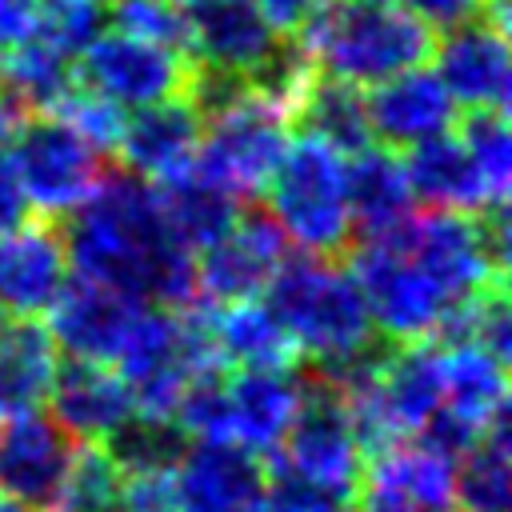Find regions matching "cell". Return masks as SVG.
<instances>
[{"label": "cell", "mask_w": 512, "mask_h": 512, "mask_svg": "<svg viewBox=\"0 0 512 512\" xmlns=\"http://www.w3.org/2000/svg\"><path fill=\"white\" fill-rule=\"evenodd\" d=\"M60 236L68 248V268L80 280L160 308H188L200 300L196 256L172 240L160 216L156 184L140 176H104L92 200L68 216Z\"/></svg>", "instance_id": "cell-1"}, {"label": "cell", "mask_w": 512, "mask_h": 512, "mask_svg": "<svg viewBox=\"0 0 512 512\" xmlns=\"http://www.w3.org/2000/svg\"><path fill=\"white\" fill-rule=\"evenodd\" d=\"M260 300L284 324L300 360H312L324 380L348 372L376 344H384L368 320L356 276L336 256L288 252Z\"/></svg>", "instance_id": "cell-2"}, {"label": "cell", "mask_w": 512, "mask_h": 512, "mask_svg": "<svg viewBox=\"0 0 512 512\" xmlns=\"http://www.w3.org/2000/svg\"><path fill=\"white\" fill-rule=\"evenodd\" d=\"M292 44L304 52L312 72L372 88L396 72L428 64L436 28L392 0H324Z\"/></svg>", "instance_id": "cell-3"}, {"label": "cell", "mask_w": 512, "mask_h": 512, "mask_svg": "<svg viewBox=\"0 0 512 512\" xmlns=\"http://www.w3.org/2000/svg\"><path fill=\"white\" fill-rule=\"evenodd\" d=\"M344 160L332 144L300 132L288 140L272 180L268 216L284 232L288 248L304 256H340L352 236Z\"/></svg>", "instance_id": "cell-4"}, {"label": "cell", "mask_w": 512, "mask_h": 512, "mask_svg": "<svg viewBox=\"0 0 512 512\" xmlns=\"http://www.w3.org/2000/svg\"><path fill=\"white\" fill-rule=\"evenodd\" d=\"M292 140V116L260 88L244 84L232 100L204 116L192 168L232 192L236 200L260 196Z\"/></svg>", "instance_id": "cell-5"}, {"label": "cell", "mask_w": 512, "mask_h": 512, "mask_svg": "<svg viewBox=\"0 0 512 512\" xmlns=\"http://www.w3.org/2000/svg\"><path fill=\"white\" fill-rule=\"evenodd\" d=\"M4 156L28 212L56 224L80 212L104 184V156L84 144L60 116H20L4 136Z\"/></svg>", "instance_id": "cell-6"}, {"label": "cell", "mask_w": 512, "mask_h": 512, "mask_svg": "<svg viewBox=\"0 0 512 512\" xmlns=\"http://www.w3.org/2000/svg\"><path fill=\"white\" fill-rule=\"evenodd\" d=\"M348 272L356 276L368 320L384 344H416L440 336L452 304L392 232L364 236L348 260Z\"/></svg>", "instance_id": "cell-7"}, {"label": "cell", "mask_w": 512, "mask_h": 512, "mask_svg": "<svg viewBox=\"0 0 512 512\" xmlns=\"http://www.w3.org/2000/svg\"><path fill=\"white\" fill-rule=\"evenodd\" d=\"M272 456H276L272 460L276 468L292 472L296 480H304V484H312L324 496L344 500V504L356 496L360 476H364V460H368L344 396L320 376L304 380L296 420Z\"/></svg>", "instance_id": "cell-8"}, {"label": "cell", "mask_w": 512, "mask_h": 512, "mask_svg": "<svg viewBox=\"0 0 512 512\" xmlns=\"http://www.w3.org/2000/svg\"><path fill=\"white\" fill-rule=\"evenodd\" d=\"M72 72H76L80 88L112 100L124 112L148 108V104H160L172 96H188V84H192L188 56L148 44V40H136L116 28H104L72 60Z\"/></svg>", "instance_id": "cell-9"}, {"label": "cell", "mask_w": 512, "mask_h": 512, "mask_svg": "<svg viewBox=\"0 0 512 512\" xmlns=\"http://www.w3.org/2000/svg\"><path fill=\"white\" fill-rule=\"evenodd\" d=\"M288 260V240L268 212H240V220L204 252H196V292L204 304L260 300L276 268Z\"/></svg>", "instance_id": "cell-10"}, {"label": "cell", "mask_w": 512, "mask_h": 512, "mask_svg": "<svg viewBox=\"0 0 512 512\" xmlns=\"http://www.w3.org/2000/svg\"><path fill=\"white\" fill-rule=\"evenodd\" d=\"M432 72L464 112H504L512 88L508 32L476 16L456 28H444L432 44Z\"/></svg>", "instance_id": "cell-11"}, {"label": "cell", "mask_w": 512, "mask_h": 512, "mask_svg": "<svg viewBox=\"0 0 512 512\" xmlns=\"http://www.w3.org/2000/svg\"><path fill=\"white\" fill-rule=\"evenodd\" d=\"M144 300L124 296L116 288L68 276L60 296L48 308V336L56 352L68 360H88V364H116Z\"/></svg>", "instance_id": "cell-12"}, {"label": "cell", "mask_w": 512, "mask_h": 512, "mask_svg": "<svg viewBox=\"0 0 512 512\" xmlns=\"http://www.w3.org/2000/svg\"><path fill=\"white\" fill-rule=\"evenodd\" d=\"M268 468L232 440H188L172 464L180 512H252L264 496Z\"/></svg>", "instance_id": "cell-13"}, {"label": "cell", "mask_w": 512, "mask_h": 512, "mask_svg": "<svg viewBox=\"0 0 512 512\" xmlns=\"http://www.w3.org/2000/svg\"><path fill=\"white\" fill-rule=\"evenodd\" d=\"M364 108H368L372 140L392 152H408L416 144L448 136L460 120L456 100L448 96L440 76L424 64L372 84V92L364 96Z\"/></svg>", "instance_id": "cell-14"}, {"label": "cell", "mask_w": 512, "mask_h": 512, "mask_svg": "<svg viewBox=\"0 0 512 512\" xmlns=\"http://www.w3.org/2000/svg\"><path fill=\"white\" fill-rule=\"evenodd\" d=\"M68 248L56 224L24 220L0 232V316L36 320L68 284Z\"/></svg>", "instance_id": "cell-15"}, {"label": "cell", "mask_w": 512, "mask_h": 512, "mask_svg": "<svg viewBox=\"0 0 512 512\" xmlns=\"http://www.w3.org/2000/svg\"><path fill=\"white\" fill-rule=\"evenodd\" d=\"M200 132H204L200 108L188 96H172V100L124 112V124H120L112 152L120 156L128 176H140L148 184H164V180L192 168Z\"/></svg>", "instance_id": "cell-16"}, {"label": "cell", "mask_w": 512, "mask_h": 512, "mask_svg": "<svg viewBox=\"0 0 512 512\" xmlns=\"http://www.w3.org/2000/svg\"><path fill=\"white\" fill-rule=\"evenodd\" d=\"M188 28H192L188 60L196 68L244 76L248 84L284 48V40L272 36V28L260 20V12L252 8V0H204V4H188Z\"/></svg>", "instance_id": "cell-17"}, {"label": "cell", "mask_w": 512, "mask_h": 512, "mask_svg": "<svg viewBox=\"0 0 512 512\" xmlns=\"http://www.w3.org/2000/svg\"><path fill=\"white\" fill-rule=\"evenodd\" d=\"M76 444L44 416L28 412L0 424V492L40 512L56 504Z\"/></svg>", "instance_id": "cell-18"}, {"label": "cell", "mask_w": 512, "mask_h": 512, "mask_svg": "<svg viewBox=\"0 0 512 512\" xmlns=\"http://www.w3.org/2000/svg\"><path fill=\"white\" fill-rule=\"evenodd\" d=\"M132 416V396L112 364L64 360L48 388V420L72 444H104Z\"/></svg>", "instance_id": "cell-19"}, {"label": "cell", "mask_w": 512, "mask_h": 512, "mask_svg": "<svg viewBox=\"0 0 512 512\" xmlns=\"http://www.w3.org/2000/svg\"><path fill=\"white\" fill-rule=\"evenodd\" d=\"M440 344V412L472 428L476 436L508 424V364L472 340Z\"/></svg>", "instance_id": "cell-20"}, {"label": "cell", "mask_w": 512, "mask_h": 512, "mask_svg": "<svg viewBox=\"0 0 512 512\" xmlns=\"http://www.w3.org/2000/svg\"><path fill=\"white\" fill-rule=\"evenodd\" d=\"M224 396H228V440L256 456H272L296 420V408L304 396V376L300 372H232L228 368Z\"/></svg>", "instance_id": "cell-21"}, {"label": "cell", "mask_w": 512, "mask_h": 512, "mask_svg": "<svg viewBox=\"0 0 512 512\" xmlns=\"http://www.w3.org/2000/svg\"><path fill=\"white\" fill-rule=\"evenodd\" d=\"M212 344L224 368L232 372H296L300 352L284 324L272 316L264 300H236V304H208Z\"/></svg>", "instance_id": "cell-22"}, {"label": "cell", "mask_w": 512, "mask_h": 512, "mask_svg": "<svg viewBox=\"0 0 512 512\" xmlns=\"http://www.w3.org/2000/svg\"><path fill=\"white\" fill-rule=\"evenodd\" d=\"M344 184H348L352 228H360L364 236H384L416 212L404 160L384 144H368L352 152L344 160Z\"/></svg>", "instance_id": "cell-23"}, {"label": "cell", "mask_w": 512, "mask_h": 512, "mask_svg": "<svg viewBox=\"0 0 512 512\" xmlns=\"http://www.w3.org/2000/svg\"><path fill=\"white\" fill-rule=\"evenodd\" d=\"M60 352L40 320L0 324V424L40 412L56 380Z\"/></svg>", "instance_id": "cell-24"}, {"label": "cell", "mask_w": 512, "mask_h": 512, "mask_svg": "<svg viewBox=\"0 0 512 512\" xmlns=\"http://www.w3.org/2000/svg\"><path fill=\"white\" fill-rule=\"evenodd\" d=\"M404 172H408V188H412L416 204H424L432 212L484 216V212L496 208L488 200V192H484V184H480L468 152L460 148V140L452 132L448 136H436L428 144L408 148Z\"/></svg>", "instance_id": "cell-25"}, {"label": "cell", "mask_w": 512, "mask_h": 512, "mask_svg": "<svg viewBox=\"0 0 512 512\" xmlns=\"http://www.w3.org/2000/svg\"><path fill=\"white\" fill-rule=\"evenodd\" d=\"M156 200H160L164 228L192 256L204 252L208 244H216L240 220V212H244L232 192H224L220 184H212L196 168H188V172L156 184Z\"/></svg>", "instance_id": "cell-26"}, {"label": "cell", "mask_w": 512, "mask_h": 512, "mask_svg": "<svg viewBox=\"0 0 512 512\" xmlns=\"http://www.w3.org/2000/svg\"><path fill=\"white\" fill-rule=\"evenodd\" d=\"M292 124H300V132L332 144L340 156H352L372 144L364 88H356L348 80L320 76V72H312L308 84L300 88V96L292 104Z\"/></svg>", "instance_id": "cell-27"}, {"label": "cell", "mask_w": 512, "mask_h": 512, "mask_svg": "<svg viewBox=\"0 0 512 512\" xmlns=\"http://www.w3.org/2000/svg\"><path fill=\"white\" fill-rule=\"evenodd\" d=\"M76 72L72 56L32 36L8 52H0V96L16 108V116H44L72 92Z\"/></svg>", "instance_id": "cell-28"}, {"label": "cell", "mask_w": 512, "mask_h": 512, "mask_svg": "<svg viewBox=\"0 0 512 512\" xmlns=\"http://www.w3.org/2000/svg\"><path fill=\"white\" fill-rule=\"evenodd\" d=\"M508 504H512L508 424H496L456 460V512H508Z\"/></svg>", "instance_id": "cell-29"}, {"label": "cell", "mask_w": 512, "mask_h": 512, "mask_svg": "<svg viewBox=\"0 0 512 512\" xmlns=\"http://www.w3.org/2000/svg\"><path fill=\"white\" fill-rule=\"evenodd\" d=\"M456 140L468 152L488 200L500 208L508 204V184H512V132L504 112H464L456 120Z\"/></svg>", "instance_id": "cell-30"}, {"label": "cell", "mask_w": 512, "mask_h": 512, "mask_svg": "<svg viewBox=\"0 0 512 512\" xmlns=\"http://www.w3.org/2000/svg\"><path fill=\"white\" fill-rule=\"evenodd\" d=\"M188 436L176 428V420H156V416H128L100 448L116 460L120 472H172L180 460Z\"/></svg>", "instance_id": "cell-31"}, {"label": "cell", "mask_w": 512, "mask_h": 512, "mask_svg": "<svg viewBox=\"0 0 512 512\" xmlns=\"http://www.w3.org/2000/svg\"><path fill=\"white\" fill-rule=\"evenodd\" d=\"M124 472L100 444H76L68 476L56 492V512H116Z\"/></svg>", "instance_id": "cell-32"}, {"label": "cell", "mask_w": 512, "mask_h": 512, "mask_svg": "<svg viewBox=\"0 0 512 512\" xmlns=\"http://www.w3.org/2000/svg\"><path fill=\"white\" fill-rule=\"evenodd\" d=\"M108 20L116 32H128L136 40L188 56L192 28H188V8L180 0H116Z\"/></svg>", "instance_id": "cell-33"}, {"label": "cell", "mask_w": 512, "mask_h": 512, "mask_svg": "<svg viewBox=\"0 0 512 512\" xmlns=\"http://www.w3.org/2000/svg\"><path fill=\"white\" fill-rule=\"evenodd\" d=\"M104 24H108L104 0H40L36 36L76 60L104 32Z\"/></svg>", "instance_id": "cell-34"}, {"label": "cell", "mask_w": 512, "mask_h": 512, "mask_svg": "<svg viewBox=\"0 0 512 512\" xmlns=\"http://www.w3.org/2000/svg\"><path fill=\"white\" fill-rule=\"evenodd\" d=\"M52 116H60V120H64L84 144H92L100 156H108V152L116 148L120 124H124V108H116L112 100H104V96H96V92H88V88H80V84H72V92L56 104Z\"/></svg>", "instance_id": "cell-35"}, {"label": "cell", "mask_w": 512, "mask_h": 512, "mask_svg": "<svg viewBox=\"0 0 512 512\" xmlns=\"http://www.w3.org/2000/svg\"><path fill=\"white\" fill-rule=\"evenodd\" d=\"M116 512H180L172 472H124Z\"/></svg>", "instance_id": "cell-36"}, {"label": "cell", "mask_w": 512, "mask_h": 512, "mask_svg": "<svg viewBox=\"0 0 512 512\" xmlns=\"http://www.w3.org/2000/svg\"><path fill=\"white\" fill-rule=\"evenodd\" d=\"M252 8L260 12V20L272 28V36L280 40H296L312 16L324 8V0H252Z\"/></svg>", "instance_id": "cell-37"}, {"label": "cell", "mask_w": 512, "mask_h": 512, "mask_svg": "<svg viewBox=\"0 0 512 512\" xmlns=\"http://www.w3.org/2000/svg\"><path fill=\"white\" fill-rule=\"evenodd\" d=\"M40 28V0H0V52L32 40Z\"/></svg>", "instance_id": "cell-38"}, {"label": "cell", "mask_w": 512, "mask_h": 512, "mask_svg": "<svg viewBox=\"0 0 512 512\" xmlns=\"http://www.w3.org/2000/svg\"><path fill=\"white\" fill-rule=\"evenodd\" d=\"M400 4L412 16H420L428 28H456L484 12V0H400Z\"/></svg>", "instance_id": "cell-39"}, {"label": "cell", "mask_w": 512, "mask_h": 512, "mask_svg": "<svg viewBox=\"0 0 512 512\" xmlns=\"http://www.w3.org/2000/svg\"><path fill=\"white\" fill-rule=\"evenodd\" d=\"M24 220H28V204H24V192H20L16 176H12L8 156H4V148H0V232L16 228V224H24Z\"/></svg>", "instance_id": "cell-40"}, {"label": "cell", "mask_w": 512, "mask_h": 512, "mask_svg": "<svg viewBox=\"0 0 512 512\" xmlns=\"http://www.w3.org/2000/svg\"><path fill=\"white\" fill-rule=\"evenodd\" d=\"M16 120H20V116H16V108H12V104L0 96V148H4V136H8V128H12Z\"/></svg>", "instance_id": "cell-41"}, {"label": "cell", "mask_w": 512, "mask_h": 512, "mask_svg": "<svg viewBox=\"0 0 512 512\" xmlns=\"http://www.w3.org/2000/svg\"><path fill=\"white\" fill-rule=\"evenodd\" d=\"M0 512H32V508H24L20 500H12V496H4V492H0Z\"/></svg>", "instance_id": "cell-42"}, {"label": "cell", "mask_w": 512, "mask_h": 512, "mask_svg": "<svg viewBox=\"0 0 512 512\" xmlns=\"http://www.w3.org/2000/svg\"><path fill=\"white\" fill-rule=\"evenodd\" d=\"M180 4H184V8H188V4H204V0H180Z\"/></svg>", "instance_id": "cell-43"}, {"label": "cell", "mask_w": 512, "mask_h": 512, "mask_svg": "<svg viewBox=\"0 0 512 512\" xmlns=\"http://www.w3.org/2000/svg\"><path fill=\"white\" fill-rule=\"evenodd\" d=\"M104 4H116V0H104Z\"/></svg>", "instance_id": "cell-44"}, {"label": "cell", "mask_w": 512, "mask_h": 512, "mask_svg": "<svg viewBox=\"0 0 512 512\" xmlns=\"http://www.w3.org/2000/svg\"><path fill=\"white\" fill-rule=\"evenodd\" d=\"M0 324H4V316H0Z\"/></svg>", "instance_id": "cell-45"}, {"label": "cell", "mask_w": 512, "mask_h": 512, "mask_svg": "<svg viewBox=\"0 0 512 512\" xmlns=\"http://www.w3.org/2000/svg\"><path fill=\"white\" fill-rule=\"evenodd\" d=\"M348 512H352V508H348Z\"/></svg>", "instance_id": "cell-46"}]
</instances>
